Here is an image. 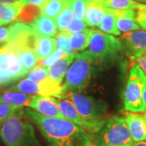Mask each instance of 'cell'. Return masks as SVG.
<instances>
[{
    "label": "cell",
    "mask_w": 146,
    "mask_h": 146,
    "mask_svg": "<svg viewBox=\"0 0 146 146\" xmlns=\"http://www.w3.org/2000/svg\"><path fill=\"white\" fill-rule=\"evenodd\" d=\"M28 119L34 123L50 146H92L94 134L66 119L47 117L25 108Z\"/></svg>",
    "instance_id": "1"
},
{
    "label": "cell",
    "mask_w": 146,
    "mask_h": 146,
    "mask_svg": "<svg viewBox=\"0 0 146 146\" xmlns=\"http://www.w3.org/2000/svg\"><path fill=\"white\" fill-rule=\"evenodd\" d=\"M25 109L11 115L0 127V137L6 146H42Z\"/></svg>",
    "instance_id": "2"
},
{
    "label": "cell",
    "mask_w": 146,
    "mask_h": 146,
    "mask_svg": "<svg viewBox=\"0 0 146 146\" xmlns=\"http://www.w3.org/2000/svg\"><path fill=\"white\" fill-rule=\"evenodd\" d=\"M94 64V58L89 50L76 53L75 59L69 66L65 76L63 94L69 92L80 93L85 89L92 76Z\"/></svg>",
    "instance_id": "3"
},
{
    "label": "cell",
    "mask_w": 146,
    "mask_h": 146,
    "mask_svg": "<svg viewBox=\"0 0 146 146\" xmlns=\"http://www.w3.org/2000/svg\"><path fill=\"white\" fill-rule=\"evenodd\" d=\"M130 131L124 117L105 119L99 130L94 134V146H118L131 142Z\"/></svg>",
    "instance_id": "4"
},
{
    "label": "cell",
    "mask_w": 146,
    "mask_h": 146,
    "mask_svg": "<svg viewBox=\"0 0 146 146\" xmlns=\"http://www.w3.org/2000/svg\"><path fill=\"white\" fill-rule=\"evenodd\" d=\"M89 46L95 64L115 61L119 53L123 52L119 39L102 30L93 29Z\"/></svg>",
    "instance_id": "5"
},
{
    "label": "cell",
    "mask_w": 146,
    "mask_h": 146,
    "mask_svg": "<svg viewBox=\"0 0 146 146\" xmlns=\"http://www.w3.org/2000/svg\"><path fill=\"white\" fill-rule=\"evenodd\" d=\"M29 72L21 64L11 43L0 48V87L15 83Z\"/></svg>",
    "instance_id": "6"
},
{
    "label": "cell",
    "mask_w": 146,
    "mask_h": 146,
    "mask_svg": "<svg viewBox=\"0 0 146 146\" xmlns=\"http://www.w3.org/2000/svg\"><path fill=\"white\" fill-rule=\"evenodd\" d=\"M63 98L69 99L75 105L79 113L89 120L104 119L108 110L107 103L79 92H69L63 94Z\"/></svg>",
    "instance_id": "7"
},
{
    "label": "cell",
    "mask_w": 146,
    "mask_h": 146,
    "mask_svg": "<svg viewBox=\"0 0 146 146\" xmlns=\"http://www.w3.org/2000/svg\"><path fill=\"white\" fill-rule=\"evenodd\" d=\"M139 65L135 64L130 69L123 92L124 109L132 113H144L145 107L142 99V81L139 75Z\"/></svg>",
    "instance_id": "8"
},
{
    "label": "cell",
    "mask_w": 146,
    "mask_h": 146,
    "mask_svg": "<svg viewBox=\"0 0 146 146\" xmlns=\"http://www.w3.org/2000/svg\"><path fill=\"white\" fill-rule=\"evenodd\" d=\"M10 89L29 95L55 97L58 98H63V85L54 82L50 78L42 82H33L26 78L23 79Z\"/></svg>",
    "instance_id": "9"
},
{
    "label": "cell",
    "mask_w": 146,
    "mask_h": 146,
    "mask_svg": "<svg viewBox=\"0 0 146 146\" xmlns=\"http://www.w3.org/2000/svg\"><path fill=\"white\" fill-rule=\"evenodd\" d=\"M53 102L57 105L59 110L66 119L73 122L80 127H83L84 130L94 134L101 128L104 119L102 120H89L84 119L82 115L79 113V111L71 102L67 98H58L55 97H50Z\"/></svg>",
    "instance_id": "10"
},
{
    "label": "cell",
    "mask_w": 146,
    "mask_h": 146,
    "mask_svg": "<svg viewBox=\"0 0 146 146\" xmlns=\"http://www.w3.org/2000/svg\"><path fill=\"white\" fill-rule=\"evenodd\" d=\"M123 52L132 60H136L146 54V31L137 29L123 33L119 38Z\"/></svg>",
    "instance_id": "11"
},
{
    "label": "cell",
    "mask_w": 146,
    "mask_h": 146,
    "mask_svg": "<svg viewBox=\"0 0 146 146\" xmlns=\"http://www.w3.org/2000/svg\"><path fill=\"white\" fill-rule=\"evenodd\" d=\"M28 106L44 116L65 119L50 97L33 95Z\"/></svg>",
    "instance_id": "12"
},
{
    "label": "cell",
    "mask_w": 146,
    "mask_h": 146,
    "mask_svg": "<svg viewBox=\"0 0 146 146\" xmlns=\"http://www.w3.org/2000/svg\"><path fill=\"white\" fill-rule=\"evenodd\" d=\"M124 118L133 142L146 141V119L144 115L129 112Z\"/></svg>",
    "instance_id": "13"
},
{
    "label": "cell",
    "mask_w": 146,
    "mask_h": 146,
    "mask_svg": "<svg viewBox=\"0 0 146 146\" xmlns=\"http://www.w3.org/2000/svg\"><path fill=\"white\" fill-rule=\"evenodd\" d=\"M32 33L36 36L54 37L58 33V28L54 19L40 16L29 25Z\"/></svg>",
    "instance_id": "14"
},
{
    "label": "cell",
    "mask_w": 146,
    "mask_h": 146,
    "mask_svg": "<svg viewBox=\"0 0 146 146\" xmlns=\"http://www.w3.org/2000/svg\"><path fill=\"white\" fill-rule=\"evenodd\" d=\"M106 9L104 0H89L84 16V21L87 25L98 26L104 17Z\"/></svg>",
    "instance_id": "15"
},
{
    "label": "cell",
    "mask_w": 146,
    "mask_h": 146,
    "mask_svg": "<svg viewBox=\"0 0 146 146\" xmlns=\"http://www.w3.org/2000/svg\"><path fill=\"white\" fill-rule=\"evenodd\" d=\"M114 11L117 16V28L120 33H125L141 29L136 21V9Z\"/></svg>",
    "instance_id": "16"
},
{
    "label": "cell",
    "mask_w": 146,
    "mask_h": 146,
    "mask_svg": "<svg viewBox=\"0 0 146 146\" xmlns=\"http://www.w3.org/2000/svg\"><path fill=\"white\" fill-rule=\"evenodd\" d=\"M76 57V53L67 54L60 58L52 66L49 68V77L58 84L63 85V79L66 76L69 66L72 64Z\"/></svg>",
    "instance_id": "17"
},
{
    "label": "cell",
    "mask_w": 146,
    "mask_h": 146,
    "mask_svg": "<svg viewBox=\"0 0 146 146\" xmlns=\"http://www.w3.org/2000/svg\"><path fill=\"white\" fill-rule=\"evenodd\" d=\"M33 95L8 89L0 92V102L18 107L28 106Z\"/></svg>",
    "instance_id": "18"
},
{
    "label": "cell",
    "mask_w": 146,
    "mask_h": 146,
    "mask_svg": "<svg viewBox=\"0 0 146 146\" xmlns=\"http://www.w3.org/2000/svg\"><path fill=\"white\" fill-rule=\"evenodd\" d=\"M56 40L54 37L36 36L35 42V51L39 62L50 56L56 49ZM38 62V63H39Z\"/></svg>",
    "instance_id": "19"
},
{
    "label": "cell",
    "mask_w": 146,
    "mask_h": 146,
    "mask_svg": "<svg viewBox=\"0 0 146 146\" xmlns=\"http://www.w3.org/2000/svg\"><path fill=\"white\" fill-rule=\"evenodd\" d=\"M21 7L19 1L10 3H0V21L2 25L16 21L20 15Z\"/></svg>",
    "instance_id": "20"
},
{
    "label": "cell",
    "mask_w": 146,
    "mask_h": 146,
    "mask_svg": "<svg viewBox=\"0 0 146 146\" xmlns=\"http://www.w3.org/2000/svg\"><path fill=\"white\" fill-rule=\"evenodd\" d=\"M93 29H86L85 30L71 34L70 46L72 51H83L89 46Z\"/></svg>",
    "instance_id": "21"
},
{
    "label": "cell",
    "mask_w": 146,
    "mask_h": 146,
    "mask_svg": "<svg viewBox=\"0 0 146 146\" xmlns=\"http://www.w3.org/2000/svg\"><path fill=\"white\" fill-rule=\"evenodd\" d=\"M98 27L102 32L111 34V35L119 36L121 34V33L119 31L117 28V16H116L115 11L108 7Z\"/></svg>",
    "instance_id": "22"
},
{
    "label": "cell",
    "mask_w": 146,
    "mask_h": 146,
    "mask_svg": "<svg viewBox=\"0 0 146 146\" xmlns=\"http://www.w3.org/2000/svg\"><path fill=\"white\" fill-rule=\"evenodd\" d=\"M74 18L75 16L72 5V0H69L66 3L61 12L54 19L58 29L59 31H65Z\"/></svg>",
    "instance_id": "23"
},
{
    "label": "cell",
    "mask_w": 146,
    "mask_h": 146,
    "mask_svg": "<svg viewBox=\"0 0 146 146\" xmlns=\"http://www.w3.org/2000/svg\"><path fill=\"white\" fill-rule=\"evenodd\" d=\"M68 1L69 0H46L41 7L42 16L55 19Z\"/></svg>",
    "instance_id": "24"
},
{
    "label": "cell",
    "mask_w": 146,
    "mask_h": 146,
    "mask_svg": "<svg viewBox=\"0 0 146 146\" xmlns=\"http://www.w3.org/2000/svg\"><path fill=\"white\" fill-rule=\"evenodd\" d=\"M40 16H42L40 7L35 5H25L21 7L17 21L29 25Z\"/></svg>",
    "instance_id": "25"
},
{
    "label": "cell",
    "mask_w": 146,
    "mask_h": 146,
    "mask_svg": "<svg viewBox=\"0 0 146 146\" xmlns=\"http://www.w3.org/2000/svg\"><path fill=\"white\" fill-rule=\"evenodd\" d=\"M106 7L113 10L136 9L139 3L134 0H104Z\"/></svg>",
    "instance_id": "26"
},
{
    "label": "cell",
    "mask_w": 146,
    "mask_h": 146,
    "mask_svg": "<svg viewBox=\"0 0 146 146\" xmlns=\"http://www.w3.org/2000/svg\"><path fill=\"white\" fill-rule=\"evenodd\" d=\"M26 79L33 82H42L45 81L49 77V68L42 65H36L26 75Z\"/></svg>",
    "instance_id": "27"
},
{
    "label": "cell",
    "mask_w": 146,
    "mask_h": 146,
    "mask_svg": "<svg viewBox=\"0 0 146 146\" xmlns=\"http://www.w3.org/2000/svg\"><path fill=\"white\" fill-rule=\"evenodd\" d=\"M71 34L65 31H60L56 35V47L63 51L65 54H70L74 53L70 46Z\"/></svg>",
    "instance_id": "28"
},
{
    "label": "cell",
    "mask_w": 146,
    "mask_h": 146,
    "mask_svg": "<svg viewBox=\"0 0 146 146\" xmlns=\"http://www.w3.org/2000/svg\"><path fill=\"white\" fill-rule=\"evenodd\" d=\"M23 109L24 107H18L0 102V127L9 117L20 112Z\"/></svg>",
    "instance_id": "29"
},
{
    "label": "cell",
    "mask_w": 146,
    "mask_h": 146,
    "mask_svg": "<svg viewBox=\"0 0 146 146\" xmlns=\"http://www.w3.org/2000/svg\"><path fill=\"white\" fill-rule=\"evenodd\" d=\"M89 1V0H72L75 18L79 20H84L86 7Z\"/></svg>",
    "instance_id": "30"
},
{
    "label": "cell",
    "mask_w": 146,
    "mask_h": 146,
    "mask_svg": "<svg viewBox=\"0 0 146 146\" xmlns=\"http://www.w3.org/2000/svg\"><path fill=\"white\" fill-rule=\"evenodd\" d=\"M65 55L64 53L59 50V49H57L55 51L54 53H52L50 56H48L47 58H46L45 59H43L42 61L39 62L38 63V65H42V66H44V67H46V68H50V66H52L53 64L56 63L57 61H58L60 58H63Z\"/></svg>",
    "instance_id": "31"
},
{
    "label": "cell",
    "mask_w": 146,
    "mask_h": 146,
    "mask_svg": "<svg viewBox=\"0 0 146 146\" xmlns=\"http://www.w3.org/2000/svg\"><path fill=\"white\" fill-rule=\"evenodd\" d=\"M88 26L87 24L85 23L84 20H79L76 18H74L72 22L69 24V25L67 28L66 31L68 32L70 34L74 33H78L85 30Z\"/></svg>",
    "instance_id": "32"
},
{
    "label": "cell",
    "mask_w": 146,
    "mask_h": 146,
    "mask_svg": "<svg viewBox=\"0 0 146 146\" xmlns=\"http://www.w3.org/2000/svg\"><path fill=\"white\" fill-rule=\"evenodd\" d=\"M136 23L146 31V4L140 3L136 9Z\"/></svg>",
    "instance_id": "33"
},
{
    "label": "cell",
    "mask_w": 146,
    "mask_h": 146,
    "mask_svg": "<svg viewBox=\"0 0 146 146\" xmlns=\"http://www.w3.org/2000/svg\"><path fill=\"white\" fill-rule=\"evenodd\" d=\"M11 33L10 27L0 26V48L7 46L11 41Z\"/></svg>",
    "instance_id": "34"
},
{
    "label": "cell",
    "mask_w": 146,
    "mask_h": 146,
    "mask_svg": "<svg viewBox=\"0 0 146 146\" xmlns=\"http://www.w3.org/2000/svg\"><path fill=\"white\" fill-rule=\"evenodd\" d=\"M140 67V66H139ZM139 75L141 77V81H142V99H143V102L145 107V111L144 112V117L146 119V76L145 73L143 72V71L141 70V68H139Z\"/></svg>",
    "instance_id": "35"
},
{
    "label": "cell",
    "mask_w": 146,
    "mask_h": 146,
    "mask_svg": "<svg viewBox=\"0 0 146 146\" xmlns=\"http://www.w3.org/2000/svg\"><path fill=\"white\" fill-rule=\"evenodd\" d=\"M46 1V0H19L22 7L25 5H35L40 7L44 4Z\"/></svg>",
    "instance_id": "36"
},
{
    "label": "cell",
    "mask_w": 146,
    "mask_h": 146,
    "mask_svg": "<svg viewBox=\"0 0 146 146\" xmlns=\"http://www.w3.org/2000/svg\"><path fill=\"white\" fill-rule=\"evenodd\" d=\"M136 61L137 62V64L140 66V68H141V70L143 71V72L145 74L146 76V56L143 55L141 58L136 59Z\"/></svg>",
    "instance_id": "37"
},
{
    "label": "cell",
    "mask_w": 146,
    "mask_h": 146,
    "mask_svg": "<svg viewBox=\"0 0 146 146\" xmlns=\"http://www.w3.org/2000/svg\"><path fill=\"white\" fill-rule=\"evenodd\" d=\"M133 146H146V141H139V142H134Z\"/></svg>",
    "instance_id": "38"
},
{
    "label": "cell",
    "mask_w": 146,
    "mask_h": 146,
    "mask_svg": "<svg viewBox=\"0 0 146 146\" xmlns=\"http://www.w3.org/2000/svg\"><path fill=\"white\" fill-rule=\"evenodd\" d=\"M19 0H0V3H15Z\"/></svg>",
    "instance_id": "39"
},
{
    "label": "cell",
    "mask_w": 146,
    "mask_h": 146,
    "mask_svg": "<svg viewBox=\"0 0 146 146\" xmlns=\"http://www.w3.org/2000/svg\"><path fill=\"white\" fill-rule=\"evenodd\" d=\"M133 144H134V142H133V141H131V142H129V143L125 144V145H118V146H133Z\"/></svg>",
    "instance_id": "40"
},
{
    "label": "cell",
    "mask_w": 146,
    "mask_h": 146,
    "mask_svg": "<svg viewBox=\"0 0 146 146\" xmlns=\"http://www.w3.org/2000/svg\"><path fill=\"white\" fill-rule=\"evenodd\" d=\"M141 3H146V0H141Z\"/></svg>",
    "instance_id": "41"
},
{
    "label": "cell",
    "mask_w": 146,
    "mask_h": 146,
    "mask_svg": "<svg viewBox=\"0 0 146 146\" xmlns=\"http://www.w3.org/2000/svg\"><path fill=\"white\" fill-rule=\"evenodd\" d=\"M134 1H136V2H138V3H141V0H134Z\"/></svg>",
    "instance_id": "42"
},
{
    "label": "cell",
    "mask_w": 146,
    "mask_h": 146,
    "mask_svg": "<svg viewBox=\"0 0 146 146\" xmlns=\"http://www.w3.org/2000/svg\"><path fill=\"white\" fill-rule=\"evenodd\" d=\"M0 26H2V23H1V21H0Z\"/></svg>",
    "instance_id": "43"
},
{
    "label": "cell",
    "mask_w": 146,
    "mask_h": 146,
    "mask_svg": "<svg viewBox=\"0 0 146 146\" xmlns=\"http://www.w3.org/2000/svg\"><path fill=\"white\" fill-rule=\"evenodd\" d=\"M92 146H94V144H93V145H92Z\"/></svg>",
    "instance_id": "44"
},
{
    "label": "cell",
    "mask_w": 146,
    "mask_h": 146,
    "mask_svg": "<svg viewBox=\"0 0 146 146\" xmlns=\"http://www.w3.org/2000/svg\"><path fill=\"white\" fill-rule=\"evenodd\" d=\"M145 56H146V54H145Z\"/></svg>",
    "instance_id": "45"
}]
</instances>
